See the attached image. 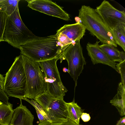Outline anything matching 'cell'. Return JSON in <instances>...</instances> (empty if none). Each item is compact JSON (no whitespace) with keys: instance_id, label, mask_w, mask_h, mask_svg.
I'll return each instance as SVG.
<instances>
[{"instance_id":"cell-1","label":"cell","mask_w":125,"mask_h":125,"mask_svg":"<svg viewBox=\"0 0 125 125\" xmlns=\"http://www.w3.org/2000/svg\"><path fill=\"white\" fill-rule=\"evenodd\" d=\"M21 54L39 62L56 58L64 60L63 52L55 35L46 37H36L20 46Z\"/></svg>"},{"instance_id":"cell-2","label":"cell","mask_w":125,"mask_h":125,"mask_svg":"<svg viewBox=\"0 0 125 125\" xmlns=\"http://www.w3.org/2000/svg\"><path fill=\"white\" fill-rule=\"evenodd\" d=\"M78 17L80 21L92 35L100 42L117 47L111 31L104 22L95 9L83 5L79 10Z\"/></svg>"},{"instance_id":"cell-3","label":"cell","mask_w":125,"mask_h":125,"mask_svg":"<svg viewBox=\"0 0 125 125\" xmlns=\"http://www.w3.org/2000/svg\"><path fill=\"white\" fill-rule=\"evenodd\" d=\"M36 36L23 22L18 7L8 17L3 35L4 41L19 49L21 46L31 41Z\"/></svg>"},{"instance_id":"cell-4","label":"cell","mask_w":125,"mask_h":125,"mask_svg":"<svg viewBox=\"0 0 125 125\" xmlns=\"http://www.w3.org/2000/svg\"><path fill=\"white\" fill-rule=\"evenodd\" d=\"M5 77L4 92L7 95L23 99L26 89V79L22 54L17 57Z\"/></svg>"},{"instance_id":"cell-5","label":"cell","mask_w":125,"mask_h":125,"mask_svg":"<svg viewBox=\"0 0 125 125\" xmlns=\"http://www.w3.org/2000/svg\"><path fill=\"white\" fill-rule=\"evenodd\" d=\"M22 55L27 82L24 98L34 99L37 95L46 91L47 84L39 62L25 55Z\"/></svg>"},{"instance_id":"cell-6","label":"cell","mask_w":125,"mask_h":125,"mask_svg":"<svg viewBox=\"0 0 125 125\" xmlns=\"http://www.w3.org/2000/svg\"><path fill=\"white\" fill-rule=\"evenodd\" d=\"M59 59L56 58L38 62L47 84L46 91L53 97L63 99L68 90L62 82L57 67L56 62Z\"/></svg>"},{"instance_id":"cell-7","label":"cell","mask_w":125,"mask_h":125,"mask_svg":"<svg viewBox=\"0 0 125 125\" xmlns=\"http://www.w3.org/2000/svg\"><path fill=\"white\" fill-rule=\"evenodd\" d=\"M80 41V40H78L71 44L63 53L64 60H67L68 63V73L75 83L74 90L77 85L78 77L82 72L84 65L86 63Z\"/></svg>"},{"instance_id":"cell-8","label":"cell","mask_w":125,"mask_h":125,"mask_svg":"<svg viewBox=\"0 0 125 125\" xmlns=\"http://www.w3.org/2000/svg\"><path fill=\"white\" fill-rule=\"evenodd\" d=\"M86 30L85 27L80 22L66 24L58 30L55 35L62 52L71 44L80 40L84 35Z\"/></svg>"},{"instance_id":"cell-9","label":"cell","mask_w":125,"mask_h":125,"mask_svg":"<svg viewBox=\"0 0 125 125\" xmlns=\"http://www.w3.org/2000/svg\"><path fill=\"white\" fill-rule=\"evenodd\" d=\"M95 10L110 30L119 24L125 23V13L114 7L104 0L96 7Z\"/></svg>"},{"instance_id":"cell-10","label":"cell","mask_w":125,"mask_h":125,"mask_svg":"<svg viewBox=\"0 0 125 125\" xmlns=\"http://www.w3.org/2000/svg\"><path fill=\"white\" fill-rule=\"evenodd\" d=\"M28 6L32 9L65 21L70 19L69 15L62 7L51 0H28Z\"/></svg>"},{"instance_id":"cell-11","label":"cell","mask_w":125,"mask_h":125,"mask_svg":"<svg viewBox=\"0 0 125 125\" xmlns=\"http://www.w3.org/2000/svg\"><path fill=\"white\" fill-rule=\"evenodd\" d=\"M66 103L63 99L52 97L44 110L47 120L53 123L67 121L69 119Z\"/></svg>"},{"instance_id":"cell-12","label":"cell","mask_w":125,"mask_h":125,"mask_svg":"<svg viewBox=\"0 0 125 125\" xmlns=\"http://www.w3.org/2000/svg\"><path fill=\"white\" fill-rule=\"evenodd\" d=\"M99 42L100 41H97L94 44L88 42L86 45L88 54L93 63L94 65L100 63L107 65L118 72L116 67V63L111 61L101 49L99 44Z\"/></svg>"},{"instance_id":"cell-13","label":"cell","mask_w":125,"mask_h":125,"mask_svg":"<svg viewBox=\"0 0 125 125\" xmlns=\"http://www.w3.org/2000/svg\"><path fill=\"white\" fill-rule=\"evenodd\" d=\"M20 105L13 110V116L9 125H33L34 116L20 100Z\"/></svg>"},{"instance_id":"cell-14","label":"cell","mask_w":125,"mask_h":125,"mask_svg":"<svg viewBox=\"0 0 125 125\" xmlns=\"http://www.w3.org/2000/svg\"><path fill=\"white\" fill-rule=\"evenodd\" d=\"M110 103L116 108L121 116L125 115V87L121 82L118 84L117 94Z\"/></svg>"},{"instance_id":"cell-15","label":"cell","mask_w":125,"mask_h":125,"mask_svg":"<svg viewBox=\"0 0 125 125\" xmlns=\"http://www.w3.org/2000/svg\"><path fill=\"white\" fill-rule=\"evenodd\" d=\"M101 49L112 61L120 62L125 60V53L119 51L114 46L103 43L99 45Z\"/></svg>"},{"instance_id":"cell-16","label":"cell","mask_w":125,"mask_h":125,"mask_svg":"<svg viewBox=\"0 0 125 125\" xmlns=\"http://www.w3.org/2000/svg\"><path fill=\"white\" fill-rule=\"evenodd\" d=\"M66 104L68 119L79 124L81 116L84 110L82 109L74 100L71 102H66Z\"/></svg>"},{"instance_id":"cell-17","label":"cell","mask_w":125,"mask_h":125,"mask_svg":"<svg viewBox=\"0 0 125 125\" xmlns=\"http://www.w3.org/2000/svg\"><path fill=\"white\" fill-rule=\"evenodd\" d=\"M13 105L9 102L0 104V124L9 125L12 118L14 111Z\"/></svg>"},{"instance_id":"cell-18","label":"cell","mask_w":125,"mask_h":125,"mask_svg":"<svg viewBox=\"0 0 125 125\" xmlns=\"http://www.w3.org/2000/svg\"><path fill=\"white\" fill-rule=\"evenodd\" d=\"M114 39L117 45L125 51V23H121L111 30Z\"/></svg>"},{"instance_id":"cell-19","label":"cell","mask_w":125,"mask_h":125,"mask_svg":"<svg viewBox=\"0 0 125 125\" xmlns=\"http://www.w3.org/2000/svg\"><path fill=\"white\" fill-rule=\"evenodd\" d=\"M19 0H0V10L5 12L8 16L10 15L18 7Z\"/></svg>"},{"instance_id":"cell-20","label":"cell","mask_w":125,"mask_h":125,"mask_svg":"<svg viewBox=\"0 0 125 125\" xmlns=\"http://www.w3.org/2000/svg\"><path fill=\"white\" fill-rule=\"evenodd\" d=\"M53 97L47 91L36 96L34 99L44 111L47 108Z\"/></svg>"},{"instance_id":"cell-21","label":"cell","mask_w":125,"mask_h":125,"mask_svg":"<svg viewBox=\"0 0 125 125\" xmlns=\"http://www.w3.org/2000/svg\"><path fill=\"white\" fill-rule=\"evenodd\" d=\"M8 17L5 12L0 10V42L4 41L3 35Z\"/></svg>"},{"instance_id":"cell-22","label":"cell","mask_w":125,"mask_h":125,"mask_svg":"<svg viewBox=\"0 0 125 125\" xmlns=\"http://www.w3.org/2000/svg\"><path fill=\"white\" fill-rule=\"evenodd\" d=\"M116 68L118 72L120 74L121 79V83L125 87V60L116 64Z\"/></svg>"},{"instance_id":"cell-23","label":"cell","mask_w":125,"mask_h":125,"mask_svg":"<svg viewBox=\"0 0 125 125\" xmlns=\"http://www.w3.org/2000/svg\"><path fill=\"white\" fill-rule=\"evenodd\" d=\"M23 100H24L30 104L35 108L36 110H37L41 113L45 117L46 120L47 119L46 113L42 106L37 103L35 100L31 99V100L27 98H24Z\"/></svg>"},{"instance_id":"cell-24","label":"cell","mask_w":125,"mask_h":125,"mask_svg":"<svg viewBox=\"0 0 125 125\" xmlns=\"http://www.w3.org/2000/svg\"><path fill=\"white\" fill-rule=\"evenodd\" d=\"M37 125H83L77 124L68 119L67 121L61 123H53L45 120L41 122H40Z\"/></svg>"},{"instance_id":"cell-25","label":"cell","mask_w":125,"mask_h":125,"mask_svg":"<svg viewBox=\"0 0 125 125\" xmlns=\"http://www.w3.org/2000/svg\"><path fill=\"white\" fill-rule=\"evenodd\" d=\"M9 98L7 94L0 89V101L7 103L9 102Z\"/></svg>"},{"instance_id":"cell-26","label":"cell","mask_w":125,"mask_h":125,"mask_svg":"<svg viewBox=\"0 0 125 125\" xmlns=\"http://www.w3.org/2000/svg\"><path fill=\"white\" fill-rule=\"evenodd\" d=\"M81 117L82 120L85 122H88L91 119L90 116L89 114L84 112L82 113Z\"/></svg>"},{"instance_id":"cell-27","label":"cell","mask_w":125,"mask_h":125,"mask_svg":"<svg viewBox=\"0 0 125 125\" xmlns=\"http://www.w3.org/2000/svg\"><path fill=\"white\" fill-rule=\"evenodd\" d=\"M5 79V78L0 74V89L3 91L4 88Z\"/></svg>"},{"instance_id":"cell-28","label":"cell","mask_w":125,"mask_h":125,"mask_svg":"<svg viewBox=\"0 0 125 125\" xmlns=\"http://www.w3.org/2000/svg\"><path fill=\"white\" fill-rule=\"evenodd\" d=\"M40 122H41L46 120L45 117L39 111L36 110Z\"/></svg>"},{"instance_id":"cell-29","label":"cell","mask_w":125,"mask_h":125,"mask_svg":"<svg viewBox=\"0 0 125 125\" xmlns=\"http://www.w3.org/2000/svg\"><path fill=\"white\" fill-rule=\"evenodd\" d=\"M63 71L65 73H66V72H68V69H67L66 68L64 67L63 69Z\"/></svg>"},{"instance_id":"cell-30","label":"cell","mask_w":125,"mask_h":125,"mask_svg":"<svg viewBox=\"0 0 125 125\" xmlns=\"http://www.w3.org/2000/svg\"><path fill=\"white\" fill-rule=\"evenodd\" d=\"M3 103V102H1V101H0V104H2Z\"/></svg>"},{"instance_id":"cell-31","label":"cell","mask_w":125,"mask_h":125,"mask_svg":"<svg viewBox=\"0 0 125 125\" xmlns=\"http://www.w3.org/2000/svg\"><path fill=\"white\" fill-rule=\"evenodd\" d=\"M0 125H1V124H0Z\"/></svg>"},{"instance_id":"cell-32","label":"cell","mask_w":125,"mask_h":125,"mask_svg":"<svg viewBox=\"0 0 125 125\" xmlns=\"http://www.w3.org/2000/svg\"></svg>"}]
</instances>
